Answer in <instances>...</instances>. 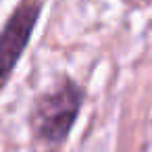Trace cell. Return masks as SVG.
<instances>
[{"label":"cell","mask_w":152,"mask_h":152,"mask_svg":"<svg viewBox=\"0 0 152 152\" xmlns=\"http://www.w3.org/2000/svg\"><path fill=\"white\" fill-rule=\"evenodd\" d=\"M83 90L71 77H63L52 90L42 92L29 110L31 133L38 142L48 146L63 144L81 110Z\"/></svg>","instance_id":"1"},{"label":"cell","mask_w":152,"mask_h":152,"mask_svg":"<svg viewBox=\"0 0 152 152\" xmlns=\"http://www.w3.org/2000/svg\"><path fill=\"white\" fill-rule=\"evenodd\" d=\"M42 0H21L0 31V92L11 81L42 15Z\"/></svg>","instance_id":"2"}]
</instances>
